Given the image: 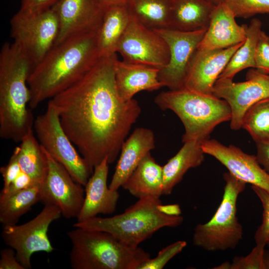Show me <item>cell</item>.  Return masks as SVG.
<instances>
[{"mask_svg": "<svg viewBox=\"0 0 269 269\" xmlns=\"http://www.w3.org/2000/svg\"><path fill=\"white\" fill-rule=\"evenodd\" d=\"M117 53L101 57L81 78L49 102L62 127L94 168L107 158L114 162L141 113L134 99L124 101L115 83Z\"/></svg>", "mask_w": 269, "mask_h": 269, "instance_id": "6da1fadb", "label": "cell"}, {"mask_svg": "<svg viewBox=\"0 0 269 269\" xmlns=\"http://www.w3.org/2000/svg\"><path fill=\"white\" fill-rule=\"evenodd\" d=\"M99 58L97 32L77 35L54 45L28 77L30 108H36L69 88Z\"/></svg>", "mask_w": 269, "mask_h": 269, "instance_id": "7a4b0ae2", "label": "cell"}, {"mask_svg": "<svg viewBox=\"0 0 269 269\" xmlns=\"http://www.w3.org/2000/svg\"><path fill=\"white\" fill-rule=\"evenodd\" d=\"M33 68L18 46L4 43L0 52V136L3 139L20 142L33 130L27 84Z\"/></svg>", "mask_w": 269, "mask_h": 269, "instance_id": "3957f363", "label": "cell"}, {"mask_svg": "<svg viewBox=\"0 0 269 269\" xmlns=\"http://www.w3.org/2000/svg\"><path fill=\"white\" fill-rule=\"evenodd\" d=\"M159 197L147 196L138 199L122 214L109 217L96 216L74 224L75 228L107 232L125 245L134 248L164 227L180 225L181 215L170 216L160 209Z\"/></svg>", "mask_w": 269, "mask_h": 269, "instance_id": "277c9868", "label": "cell"}, {"mask_svg": "<svg viewBox=\"0 0 269 269\" xmlns=\"http://www.w3.org/2000/svg\"><path fill=\"white\" fill-rule=\"evenodd\" d=\"M67 236L73 269H138L151 258L141 248L129 247L104 231L75 228Z\"/></svg>", "mask_w": 269, "mask_h": 269, "instance_id": "5b68a950", "label": "cell"}, {"mask_svg": "<svg viewBox=\"0 0 269 269\" xmlns=\"http://www.w3.org/2000/svg\"><path fill=\"white\" fill-rule=\"evenodd\" d=\"M154 102L160 109L170 110L180 119L185 129L183 143L209 138L217 126L231 118V108L225 100L185 88L161 92Z\"/></svg>", "mask_w": 269, "mask_h": 269, "instance_id": "8992f818", "label": "cell"}, {"mask_svg": "<svg viewBox=\"0 0 269 269\" xmlns=\"http://www.w3.org/2000/svg\"><path fill=\"white\" fill-rule=\"evenodd\" d=\"M225 181L222 201L211 219L198 224L194 229L193 244L208 252L234 249L242 240L243 229L237 217V201L246 183L229 172L223 174Z\"/></svg>", "mask_w": 269, "mask_h": 269, "instance_id": "52a82bcc", "label": "cell"}, {"mask_svg": "<svg viewBox=\"0 0 269 269\" xmlns=\"http://www.w3.org/2000/svg\"><path fill=\"white\" fill-rule=\"evenodd\" d=\"M33 129L45 150L66 169L76 182L85 186L94 168L77 151L49 101L46 111L34 119Z\"/></svg>", "mask_w": 269, "mask_h": 269, "instance_id": "ba28073f", "label": "cell"}, {"mask_svg": "<svg viewBox=\"0 0 269 269\" xmlns=\"http://www.w3.org/2000/svg\"><path fill=\"white\" fill-rule=\"evenodd\" d=\"M10 24L13 42L28 57L33 68L53 47L59 33L58 20L51 8L35 13L19 10Z\"/></svg>", "mask_w": 269, "mask_h": 269, "instance_id": "9c48e42d", "label": "cell"}, {"mask_svg": "<svg viewBox=\"0 0 269 269\" xmlns=\"http://www.w3.org/2000/svg\"><path fill=\"white\" fill-rule=\"evenodd\" d=\"M61 216L58 208L45 204L39 213L28 222L3 226L1 237L4 242L15 250L18 261L25 269L31 268V258L34 253H50L54 250L48 231L51 224Z\"/></svg>", "mask_w": 269, "mask_h": 269, "instance_id": "30bf717a", "label": "cell"}, {"mask_svg": "<svg viewBox=\"0 0 269 269\" xmlns=\"http://www.w3.org/2000/svg\"><path fill=\"white\" fill-rule=\"evenodd\" d=\"M212 94L229 104L231 110L230 128L239 130L247 110L256 103L269 98V74L252 68L247 73L246 80L244 82H234L229 78L218 79Z\"/></svg>", "mask_w": 269, "mask_h": 269, "instance_id": "8fae6325", "label": "cell"}, {"mask_svg": "<svg viewBox=\"0 0 269 269\" xmlns=\"http://www.w3.org/2000/svg\"><path fill=\"white\" fill-rule=\"evenodd\" d=\"M124 61L160 69L169 60L168 46L154 29L133 17L117 49Z\"/></svg>", "mask_w": 269, "mask_h": 269, "instance_id": "7c38bea8", "label": "cell"}, {"mask_svg": "<svg viewBox=\"0 0 269 269\" xmlns=\"http://www.w3.org/2000/svg\"><path fill=\"white\" fill-rule=\"evenodd\" d=\"M154 30L167 43L170 54L167 64L159 69V81L170 90L182 88L190 61L206 30L182 31L171 28Z\"/></svg>", "mask_w": 269, "mask_h": 269, "instance_id": "4fadbf2b", "label": "cell"}, {"mask_svg": "<svg viewBox=\"0 0 269 269\" xmlns=\"http://www.w3.org/2000/svg\"><path fill=\"white\" fill-rule=\"evenodd\" d=\"M45 151L48 169L41 186L40 201L44 205L55 206L66 218H77L84 201L83 186L76 182L61 164Z\"/></svg>", "mask_w": 269, "mask_h": 269, "instance_id": "5bb4252c", "label": "cell"}, {"mask_svg": "<svg viewBox=\"0 0 269 269\" xmlns=\"http://www.w3.org/2000/svg\"><path fill=\"white\" fill-rule=\"evenodd\" d=\"M51 8L59 22L54 45L77 35L97 32L104 12L98 0H58Z\"/></svg>", "mask_w": 269, "mask_h": 269, "instance_id": "9a60e30c", "label": "cell"}, {"mask_svg": "<svg viewBox=\"0 0 269 269\" xmlns=\"http://www.w3.org/2000/svg\"><path fill=\"white\" fill-rule=\"evenodd\" d=\"M201 146L205 154L216 158L237 178L269 193V174L256 155L246 153L233 145H225L215 139L204 140Z\"/></svg>", "mask_w": 269, "mask_h": 269, "instance_id": "2e32d148", "label": "cell"}, {"mask_svg": "<svg viewBox=\"0 0 269 269\" xmlns=\"http://www.w3.org/2000/svg\"><path fill=\"white\" fill-rule=\"evenodd\" d=\"M243 42L225 49L197 48L190 61L182 88L212 95L213 87L220 75Z\"/></svg>", "mask_w": 269, "mask_h": 269, "instance_id": "e0dca14e", "label": "cell"}, {"mask_svg": "<svg viewBox=\"0 0 269 269\" xmlns=\"http://www.w3.org/2000/svg\"><path fill=\"white\" fill-rule=\"evenodd\" d=\"M109 164L106 158L94 168L85 186L84 201L77 221L115 211L120 194L118 190L111 189L107 185Z\"/></svg>", "mask_w": 269, "mask_h": 269, "instance_id": "ac0fdd59", "label": "cell"}, {"mask_svg": "<svg viewBox=\"0 0 269 269\" xmlns=\"http://www.w3.org/2000/svg\"><path fill=\"white\" fill-rule=\"evenodd\" d=\"M235 18L225 1L216 5L209 26L197 48L225 49L244 42L247 25H239Z\"/></svg>", "mask_w": 269, "mask_h": 269, "instance_id": "d6986e66", "label": "cell"}, {"mask_svg": "<svg viewBox=\"0 0 269 269\" xmlns=\"http://www.w3.org/2000/svg\"><path fill=\"white\" fill-rule=\"evenodd\" d=\"M155 142L151 130L141 127L135 129L122 146L109 188L118 190L140 161L154 148Z\"/></svg>", "mask_w": 269, "mask_h": 269, "instance_id": "ffe728a7", "label": "cell"}, {"mask_svg": "<svg viewBox=\"0 0 269 269\" xmlns=\"http://www.w3.org/2000/svg\"><path fill=\"white\" fill-rule=\"evenodd\" d=\"M159 69L117 60L115 66L116 88L125 101L133 99L137 93L157 90L163 87L158 79Z\"/></svg>", "mask_w": 269, "mask_h": 269, "instance_id": "44dd1931", "label": "cell"}, {"mask_svg": "<svg viewBox=\"0 0 269 269\" xmlns=\"http://www.w3.org/2000/svg\"><path fill=\"white\" fill-rule=\"evenodd\" d=\"M215 6L208 0H171L170 28L182 31L207 30Z\"/></svg>", "mask_w": 269, "mask_h": 269, "instance_id": "7402d4cb", "label": "cell"}, {"mask_svg": "<svg viewBox=\"0 0 269 269\" xmlns=\"http://www.w3.org/2000/svg\"><path fill=\"white\" fill-rule=\"evenodd\" d=\"M131 19L126 4L104 8L102 20L97 32V45L100 57L117 53L118 45Z\"/></svg>", "mask_w": 269, "mask_h": 269, "instance_id": "603a6c76", "label": "cell"}, {"mask_svg": "<svg viewBox=\"0 0 269 269\" xmlns=\"http://www.w3.org/2000/svg\"><path fill=\"white\" fill-rule=\"evenodd\" d=\"M201 142L195 140L184 142L178 152L162 166V195L171 194L186 172L203 162L205 153L201 148Z\"/></svg>", "mask_w": 269, "mask_h": 269, "instance_id": "cb8c5ba5", "label": "cell"}, {"mask_svg": "<svg viewBox=\"0 0 269 269\" xmlns=\"http://www.w3.org/2000/svg\"><path fill=\"white\" fill-rule=\"evenodd\" d=\"M122 187L138 199L162 195V166L148 153L123 184Z\"/></svg>", "mask_w": 269, "mask_h": 269, "instance_id": "d4e9b609", "label": "cell"}, {"mask_svg": "<svg viewBox=\"0 0 269 269\" xmlns=\"http://www.w3.org/2000/svg\"><path fill=\"white\" fill-rule=\"evenodd\" d=\"M32 130L25 135L13 151L17 155L22 171L36 185H42L46 177L48 163L46 152Z\"/></svg>", "mask_w": 269, "mask_h": 269, "instance_id": "484cf974", "label": "cell"}, {"mask_svg": "<svg viewBox=\"0 0 269 269\" xmlns=\"http://www.w3.org/2000/svg\"><path fill=\"white\" fill-rule=\"evenodd\" d=\"M132 17L150 29L170 28L171 0H128Z\"/></svg>", "mask_w": 269, "mask_h": 269, "instance_id": "4316f807", "label": "cell"}, {"mask_svg": "<svg viewBox=\"0 0 269 269\" xmlns=\"http://www.w3.org/2000/svg\"><path fill=\"white\" fill-rule=\"evenodd\" d=\"M261 27L260 20L258 18L251 20L247 25L245 41L234 53L218 79H233L242 70L255 68V56Z\"/></svg>", "mask_w": 269, "mask_h": 269, "instance_id": "83f0119b", "label": "cell"}, {"mask_svg": "<svg viewBox=\"0 0 269 269\" xmlns=\"http://www.w3.org/2000/svg\"><path fill=\"white\" fill-rule=\"evenodd\" d=\"M41 186L35 185L9 196H0V222L3 226L16 224L22 215L40 201Z\"/></svg>", "mask_w": 269, "mask_h": 269, "instance_id": "f1b7e54d", "label": "cell"}, {"mask_svg": "<svg viewBox=\"0 0 269 269\" xmlns=\"http://www.w3.org/2000/svg\"><path fill=\"white\" fill-rule=\"evenodd\" d=\"M241 128L249 133L256 143L269 141V98L256 103L247 110Z\"/></svg>", "mask_w": 269, "mask_h": 269, "instance_id": "f546056e", "label": "cell"}, {"mask_svg": "<svg viewBox=\"0 0 269 269\" xmlns=\"http://www.w3.org/2000/svg\"><path fill=\"white\" fill-rule=\"evenodd\" d=\"M236 17L248 18L269 13V0H225Z\"/></svg>", "mask_w": 269, "mask_h": 269, "instance_id": "4dcf8cb0", "label": "cell"}, {"mask_svg": "<svg viewBox=\"0 0 269 269\" xmlns=\"http://www.w3.org/2000/svg\"><path fill=\"white\" fill-rule=\"evenodd\" d=\"M251 188L261 201L263 209L262 222L255 232L254 239L256 245L266 246L269 244V193L256 186Z\"/></svg>", "mask_w": 269, "mask_h": 269, "instance_id": "1f68e13d", "label": "cell"}, {"mask_svg": "<svg viewBox=\"0 0 269 269\" xmlns=\"http://www.w3.org/2000/svg\"><path fill=\"white\" fill-rule=\"evenodd\" d=\"M184 241L175 242L159 252L154 258H150L142 264L138 269H162L175 256L180 253L186 246Z\"/></svg>", "mask_w": 269, "mask_h": 269, "instance_id": "d6a6232c", "label": "cell"}, {"mask_svg": "<svg viewBox=\"0 0 269 269\" xmlns=\"http://www.w3.org/2000/svg\"><path fill=\"white\" fill-rule=\"evenodd\" d=\"M265 246L256 245L246 256L235 257L230 269H265L264 255Z\"/></svg>", "mask_w": 269, "mask_h": 269, "instance_id": "836d02e7", "label": "cell"}, {"mask_svg": "<svg viewBox=\"0 0 269 269\" xmlns=\"http://www.w3.org/2000/svg\"><path fill=\"white\" fill-rule=\"evenodd\" d=\"M255 63V69L264 74H269V36L262 30L259 35Z\"/></svg>", "mask_w": 269, "mask_h": 269, "instance_id": "e575fe53", "label": "cell"}, {"mask_svg": "<svg viewBox=\"0 0 269 269\" xmlns=\"http://www.w3.org/2000/svg\"><path fill=\"white\" fill-rule=\"evenodd\" d=\"M21 171L17 155L13 151L8 163L0 168V172L3 180V187L0 193L4 194L7 192L11 183Z\"/></svg>", "mask_w": 269, "mask_h": 269, "instance_id": "d590c367", "label": "cell"}, {"mask_svg": "<svg viewBox=\"0 0 269 269\" xmlns=\"http://www.w3.org/2000/svg\"><path fill=\"white\" fill-rule=\"evenodd\" d=\"M58 0H22L19 10L35 13L50 8Z\"/></svg>", "mask_w": 269, "mask_h": 269, "instance_id": "8d00e7d4", "label": "cell"}, {"mask_svg": "<svg viewBox=\"0 0 269 269\" xmlns=\"http://www.w3.org/2000/svg\"><path fill=\"white\" fill-rule=\"evenodd\" d=\"M35 185L36 184L34 183L31 178L21 170L17 177L11 183L7 192L4 194L0 193V196H9Z\"/></svg>", "mask_w": 269, "mask_h": 269, "instance_id": "74e56055", "label": "cell"}, {"mask_svg": "<svg viewBox=\"0 0 269 269\" xmlns=\"http://www.w3.org/2000/svg\"><path fill=\"white\" fill-rule=\"evenodd\" d=\"M0 269H25L18 261L15 250L11 247L0 251Z\"/></svg>", "mask_w": 269, "mask_h": 269, "instance_id": "f35d334b", "label": "cell"}, {"mask_svg": "<svg viewBox=\"0 0 269 269\" xmlns=\"http://www.w3.org/2000/svg\"><path fill=\"white\" fill-rule=\"evenodd\" d=\"M256 145L257 160L269 174V141L256 143Z\"/></svg>", "mask_w": 269, "mask_h": 269, "instance_id": "ab89813d", "label": "cell"}, {"mask_svg": "<svg viewBox=\"0 0 269 269\" xmlns=\"http://www.w3.org/2000/svg\"><path fill=\"white\" fill-rule=\"evenodd\" d=\"M161 211L164 214L170 216L180 215L181 210L180 206L178 204H169L160 205Z\"/></svg>", "mask_w": 269, "mask_h": 269, "instance_id": "60d3db41", "label": "cell"}, {"mask_svg": "<svg viewBox=\"0 0 269 269\" xmlns=\"http://www.w3.org/2000/svg\"><path fill=\"white\" fill-rule=\"evenodd\" d=\"M128 0H98L99 4L103 8L119 4H126Z\"/></svg>", "mask_w": 269, "mask_h": 269, "instance_id": "b9f144b4", "label": "cell"}, {"mask_svg": "<svg viewBox=\"0 0 269 269\" xmlns=\"http://www.w3.org/2000/svg\"><path fill=\"white\" fill-rule=\"evenodd\" d=\"M264 264L265 269H269V251L266 252L265 251L264 255Z\"/></svg>", "mask_w": 269, "mask_h": 269, "instance_id": "7bdbcfd3", "label": "cell"}, {"mask_svg": "<svg viewBox=\"0 0 269 269\" xmlns=\"http://www.w3.org/2000/svg\"><path fill=\"white\" fill-rule=\"evenodd\" d=\"M231 263L229 262H225L221 264L220 266L217 267V268H214L213 269H230Z\"/></svg>", "mask_w": 269, "mask_h": 269, "instance_id": "ee69618b", "label": "cell"}, {"mask_svg": "<svg viewBox=\"0 0 269 269\" xmlns=\"http://www.w3.org/2000/svg\"><path fill=\"white\" fill-rule=\"evenodd\" d=\"M208 0L215 5H217L219 4V3L225 1V0Z\"/></svg>", "mask_w": 269, "mask_h": 269, "instance_id": "f6af8a7d", "label": "cell"}, {"mask_svg": "<svg viewBox=\"0 0 269 269\" xmlns=\"http://www.w3.org/2000/svg\"><path fill=\"white\" fill-rule=\"evenodd\" d=\"M268 246H269V244L268 245Z\"/></svg>", "mask_w": 269, "mask_h": 269, "instance_id": "bcb514c9", "label": "cell"}]
</instances>
